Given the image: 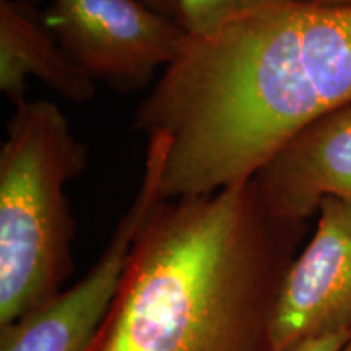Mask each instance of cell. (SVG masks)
<instances>
[{"mask_svg": "<svg viewBox=\"0 0 351 351\" xmlns=\"http://www.w3.org/2000/svg\"><path fill=\"white\" fill-rule=\"evenodd\" d=\"M351 103V10L287 0L200 36L152 86L135 129L163 134L165 200L251 181L289 138Z\"/></svg>", "mask_w": 351, "mask_h": 351, "instance_id": "obj_1", "label": "cell"}, {"mask_svg": "<svg viewBox=\"0 0 351 351\" xmlns=\"http://www.w3.org/2000/svg\"><path fill=\"white\" fill-rule=\"evenodd\" d=\"M350 339L351 333H333V335L301 345L295 351H341V348L348 343Z\"/></svg>", "mask_w": 351, "mask_h": 351, "instance_id": "obj_10", "label": "cell"}, {"mask_svg": "<svg viewBox=\"0 0 351 351\" xmlns=\"http://www.w3.org/2000/svg\"><path fill=\"white\" fill-rule=\"evenodd\" d=\"M28 78L73 103H85L96 93V82L70 59L43 13L0 0V91L15 108L26 101Z\"/></svg>", "mask_w": 351, "mask_h": 351, "instance_id": "obj_8", "label": "cell"}, {"mask_svg": "<svg viewBox=\"0 0 351 351\" xmlns=\"http://www.w3.org/2000/svg\"><path fill=\"white\" fill-rule=\"evenodd\" d=\"M304 225L276 215L254 178L160 202L91 351H274L275 301Z\"/></svg>", "mask_w": 351, "mask_h": 351, "instance_id": "obj_2", "label": "cell"}, {"mask_svg": "<svg viewBox=\"0 0 351 351\" xmlns=\"http://www.w3.org/2000/svg\"><path fill=\"white\" fill-rule=\"evenodd\" d=\"M15 2H19V3H25V5H29V7H34V8H36L38 3H43V2H47V3H49V0H15Z\"/></svg>", "mask_w": 351, "mask_h": 351, "instance_id": "obj_13", "label": "cell"}, {"mask_svg": "<svg viewBox=\"0 0 351 351\" xmlns=\"http://www.w3.org/2000/svg\"><path fill=\"white\" fill-rule=\"evenodd\" d=\"M341 351H351V339L348 340V343H346L343 348H341Z\"/></svg>", "mask_w": 351, "mask_h": 351, "instance_id": "obj_14", "label": "cell"}, {"mask_svg": "<svg viewBox=\"0 0 351 351\" xmlns=\"http://www.w3.org/2000/svg\"><path fill=\"white\" fill-rule=\"evenodd\" d=\"M86 163L57 104L26 99L15 108L0 148V327L65 289L75 236L65 187Z\"/></svg>", "mask_w": 351, "mask_h": 351, "instance_id": "obj_3", "label": "cell"}, {"mask_svg": "<svg viewBox=\"0 0 351 351\" xmlns=\"http://www.w3.org/2000/svg\"><path fill=\"white\" fill-rule=\"evenodd\" d=\"M287 0H179V23L189 36H200L258 8Z\"/></svg>", "mask_w": 351, "mask_h": 351, "instance_id": "obj_9", "label": "cell"}, {"mask_svg": "<svg viewBox=\"0 0 351 351\" xmlns=\"http://www.w3.org/2000/svg\"><path fill=\"white\" fill-rule=\"evenodd\" d=\"M168 147L165 135L147 137L138 191L106 249L80 282L0 327V351H91L119 291L135 239L153 210L165 200L161 178Z\"/></svg>", "mask_w": 351, "mask_h": 351, "instance_id": "obj_4", "label": "cell"}, {"mask_svg": "<svg viewBox=\"0 0 351 351\" xmlns=\"http://www.w3.org/2000/svg\"><path fill=\"white\" fill-rule=\"evenodd\" d=\"M280 217L306 223L327 199L351 204V103L319 117L254 176Z\"/></svg>", "mask_w": 351, "mask_h": 351, "instance_id": "obj_7", "label": "cell"}, {"mask_svg": "<svg viewBox=\"0 0 351 351\" xmlns=\"http://www.w3.org/2000/svg\"><path fill=\"white\" fill-rule=\"evenodd\" d=\"M138 2L168 19H179V0H138Z\"/></svg>", "mask_w": 351, "mask_h": 351, "instance_id": "obj_11", "label": "cell"}, {"mask_svg": "<svg viewBox=\"0 0 351 351\" xmlns=\"http://www.w3.org/2000/svg\"><path fill=\"white\" fill-rule=\"evenodd\" d=\"M43 19L88 77L124 93L169 67L189 36L138 0H49Z\"/></svg>", "mask_w": 351, "mask_h": 351, "instance_id": "obj_5", "label": "cell"}, {"mask_svg": "<svg viewBox=\"0 0 351 351\" xmlns=\"http://www.w3.org/2000/svg\"><path fill=\"white\" fill-rule=\"evenodd\" d=\"M333 333H351V204L327 199L280 285L271 348L295 351Z\"/></svg>", "mask_w": 351, "mask_h": 351, "instance_id": "obj_6", "label": "cell"}, {"mask_svg": "<svg viewBox=\"0 0 351 351\" xmlns=\"http://www.w3.org/2000/svg\"><path fill=\"white\" fill-rule=\"evenodd\" d=\"M302 2L313 3V5L333 7V8H348V10H351V0H302Z\"/></svg>", "mask_w": 351, "mask_h": 351, "instance_id": "obj_12", "label": "cell"}]
</instances>
